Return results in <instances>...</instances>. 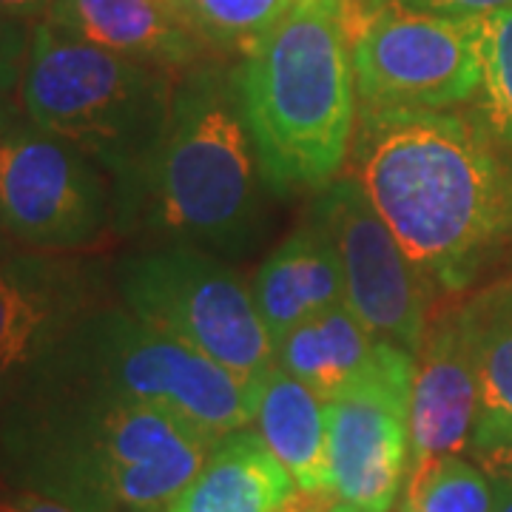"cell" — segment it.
<instances>
[{
    "mask_svg": "<svg viewBox=\"0 0 512 512\" xmlns=\"http://www.w3.org/2000/svg\"><path fill=\"white\" fill-rule=\"evenodd\" d=\"M467 453L490 478L512 481V419L481 410Z\"/></svg>",
    "mask_w": 512,
    "mask_h": 512,
    "instance_id": "23",
    "label": "cell"
},
{
    "mask_svg": "<svg viewBox=\"0 0 512 512\" xmlns=\"http://www.w3.org/2000/svg\"><path fill=\"white\" fill-rule=\"evenodd\" d=\"M265 194L237 66L202 60L177 77L168 123L137 180L111 194V228L237 259L265 234Z\"/></svg>",
    "mask_w": 512,
    "mask_h": 512,
    "instance_id": "3",
    "label": "cell"
},
{
    "mask_svg": "<svg viewBox=\"0 0 512 512\" xmlns=\"http://www.w3.org/2000/svg\"><path fill=\"white\" fill-rule=\"evenodd\" d=\"M296 493L265 441L242 427L214 444L200 473L163 512H285Z\"/></svg>",
    "mask_w": 512,
    "mask_h": 512,
    "instance_id": "16",
    "label": "cell"
},
{
    "mask_svg": "<svg viewBox=\"0 0 512 512\" xmlns=\"http://www.w3.org/2000/svg\"><path fill=\"white\" fill-rule=\"evenodd\" d=\"M46 20L92 46L171 74L200 66L211 49L157 0H55Z\"/></svg>",
    "mask_w": 512,
    "mask_h": 512,
    "instance_id": "14",
    "label": "cell"
},
{
    "mask_svg": "<svg viewBox=\"0 0 512 512\" xmlns=\"http://www.w3.org/2000/svg\"><path fill=\"white\" fill-rule=\"evenodd\" d=\"M305 501H308V507H302V510H299V512H316V501H313L311 495H305ZM285 512H291V504L285 507Z\"/></svg>",
    "mask_w": 512,
    "mask_h": 512,
    "instance_id": "32",
    "label": "cell"
},
{
    "mask_svg": "<svg viewBox=\"0 0 512 512\" xmlns=\"http://www.w3.org/2000/svg\"><path fill=\"white\" fill-rule=\"evenodd\" d=\"M32 29L35 26L0 12V94H18L26 57H29Z\"/></svg>",
    "mask_w": 512,
    "mask_h": 512,
    "instance_id": "24",
    "label": "cell"
},
{
    "mask_svg": "<svg viewBox=\"0 0 512 512\" xmlns=\"http://www.w3.org/2000/svg\"><path fill=\"white\" fill-rule=\"evenodd\" d=\"M353 0H296L237 63L242 114L276 197L322 191L348 163L359 97Z\"/></svg>",
    "mask_w": 512,
    "mask_h": 512,
    "instance_id": "4",
    "label": "cell"
},
{
    "mask_svg": "<svg viewBox=\"0 0 512 512\" xmlns=\"http://www.w3.org/2000/svg\"><path fill=\"white\" fill-rule=\"evenodd\" d=\"M35 373L103 384L165 407L217 439L251 427L256 413L259 384L239 382L200 350L137 319L123 302H103L80 319Z\"/></svg>",
    "mask_w": 512,
    "mask_h": 512,
    "instance_id": "6",
    "label": "cell"
},
{
    "mask_svg": "<svg viewBox=\"0 0 512 512\" xmlns=\"http://www.w3.org/2000/svg\"><path fill=\"white\" fill-rule=\"evenodd\" d=\"M481 89L476 114L512 154V9L476 18Z\"/></svg>",
    "mask_w": 512,
    "mask_h": 512,
    "instance_id": "21",
    "label": "cell"
},
{
    "mask_svg": "<svg viewBox=\"0 0 512 512\" xmlns=\"http://www.w3.org/2000/svg\"><path fill=\"white\" fill-rule=\"evenodd\" d=\"M202 40L225 55L248 57L296 0H194Z\"/></svg>",
    "mask_w": 512,
    "mask_h": 512,
    "instance_id": "22",
    "label": "cell"
},
{
    "mask_svg": "<svg viewBox=\"0 0 512 512\" xmlns=\"http://www.w3.org/2000/svg\"><path fill=\"white\" fill-rule=\"evenodd\" d=\"M251 293L274 345L313 313L345 302V276L325 228L313 220L296 228L259 265Z\"/></svg>",
    "mask_w": 512,
    "mask_h": 512,
    "instance_id": "15",
    "label": "cell"
},
{
    "mask_svg": "<svg viewBox=\"0 0 512 512\" xmlns=\"http://www.w3.org/2000/svg\"><path fill=\"white\" fill-rule=\"evenodd\" d=\"M350 174L427 288H470L512 245V154L476 111L359 109Z\"/></svg>",
    "mask_w": 512,
    "mask_h": 512,
    "instance_id": "1",
    "label": "cell"
},
{
    "mask_svg": "<svg viewBox=\"0 0 512 512\" xmlns=\"http://www.w3.org/2000/svg\"><path fill=\"white\" fill-rule=\"evenodd\" d=\"M254 430L288 470L299 495L325 498L330 487L328 404L276 365L256 387Z\"/></svg>",
    "mask_w": 512,
    "mask_h": 512,
    "instance_id": "17",
    "label": "cell"
},
{
    "mask_svg": "<svg viewBox=\"0 0 512 512\" xmlns=\"http://www.w3.org/2000/svg\"><path fill=\"white\" fill-rule=\"evenodd\" d=\"M473 362H476L481 410L512 419V285L495 288L461 308Z\"/></svg>",
    "mask_w": 512,
    "mask_h": 512,
    "instance_id": "19",
    "label": "cell"
},
{
    "mask_svg": "<svg viewBox=\"0 0 512 512\" xmlns=\"http://www.w3.org/2000/svg\"><path fill=\"white\" fill-rule=\"evenodd\" d=\"M20 117H23V109H20L18 94H0V140Z\"/></svg>",
    "mask_w": 512,
    "mask_h": 512,
    "instance_id": "29",
    "label": "cell"
},
{
    "mask_svg": "<svg viewBox=\"0 0 512 512\" xmlns=\"http://www.w3.org/2000/svg\"><path fill=\"white\" fill-rule=\"evenodd\" d=\"M311 220L339 254L350 311L376 339L416 356L427 336V282L359 180L336 177L316 191Z\"/></svg>",
    "mask_w": 512,
    "mask_h": 512,
    "instance_id": "11",
    "label": "cell"
},
{
    "mask_svg": "<svg viewBox=\"0 0 512 512\" xmlns=\"http://www.w3.org/2000/svg\"><path fill=\"white\" fill-rule=\"evenodd\" d=\"M103 268L77 254L20 248L0 265V404L106 299Z\"/></svg>",
    "mask_w": 512,
    "mask_h": 512,
    "instance_id": "12",
    "label": "cell"
},
{
    "mask_svg": "<svg viewBox=\"0 0 512 512\" xmlns=\"http://www.w3.org/2000/svg\"><path fill=\"white\" fill-rule=\"evenodd\" d=\"M396 3L433 15H453V18H481V15L512 9V0H396Z\"/></svg>",
    "mask_w": 512,
    "mask_h": 512,
    "instance_id": "26",
    "label": "cell"
},
{
    "mask_svg": "<svg viewBox=\"0 0 512 512\" xmlns=\"http://www.w3.org/2000/svg\"><path fill=\"white\" fill-rule=\"evenodd\" d=\"M350 37L359 109L450 111L478 97L476 18L353 0Z\"/></svg>",
    "mask_w": 512,
    "mask_h": 512,
    "instance_id": "8",
    "label": "cell"
},
{
    "mask_svg": "<svg viewBox=\"0 0 512 512\" xmlns=\"http://www.w3.org/2000/svg\"><path fill=\"white\" fill-rule=\"evenodd\" d=\"M0 512H94L89 507H80L74 501L57 498V495L23 490L0 481Z\"/></svg>",
    "mask_w": 512,
    "mask_h": 512,
    "instance_id": "25",
    "label": "cell"
},
{
    "mask_svg": "<svg viewBox=\"0 0 512 512\" xmlns=\"http://www.w3.org/2000/svg\"><path fill=\"white\" fill-rule=\"evenodd\" d=\"M217 441L103 384L32 373L0 404V481L94 512H163Z\"/></svg>",
    "mask_w": 512,
    "mask_h": 512,
    "instance_id": "2",
    "label": "cell"
},
{
    "mask_svg": "<svg viewBox=\"0 0 512 512\" xmlns=\"http://www.w3.org/2000/svg\"><path fill=\"white\" fill-rule=\"evenodd\" d=\"M379 342L348 302H336L288 330L274 345V356L285 373L330 402L359 379Z\"/></svg>",
    "mask_w": 512,
    "mask_h": 512,
    "instance_id": "18",
    "label": "cell"
},
{
    "mask_svg": "<svg viewBox=\"0 0 512 512\" xmlns=\"http://www.w3.org/2000/svg\"><path fill=\"white\" fill-rule=\"evenodd\" d=\"M0 228L29 251L80 254L111 228V183L26 114L0 140Z\"/></svg>",
    "mask_w": 512,
    "mask_h": 512,
    "instance_id": "10",
    "label": "cell"
},
{
    "mask_svg": "<svg viewBox=\"0 0 512 512\" xmlns=\"http://www.w3.org/2000/svg\"><path fill=\"white\" fill-rule=\"evenodd\" d=\"M416 356L379 342L359 379L328 404L330 487L316 512H390L410 470Z\"/></svg>",
    "mask_w": 512,
    "mask_h": 512,
    "instance_id": "9",
    "label": "cell"
},
{
    "mask_svg": "<svg viewBox=\"0 0 512 512\" xmlns=\"http://www.w3.org/2000/svg\"><path fill=\"white\" fill-rule=\"evenodd\" d=\"M493 512H512V481L507 478H493Z\"/></svg>",
    "mask_w": 512,
    "mask_h": 512,
    "instance_id": "30",
    "label": "cell"
},
{
    "mask_svg": "<svg viewBox=\"0 0 512 512\" xmlns=\"http://www.w3.org/2000/svg\"><path fill=\"white\" fill-rule=\"evenodd\" d=\"M111 279L137 319L200 350L239 382L256 387L276 367L251 285L222 256L163 242L123 256Z\"/></svg>",
    "mask_w": 512,
    "mask_h": 512,
    "instance_id": "7",
    "label": "cell"
},
{
    "mask_svg": "<svg viewBox=\"0 0 512 512\" xmlns=\"http://www.w3.org/2000/svg\"><path fill=\"white\" fill-rule=\"evenodd\" d=\"M177 77L40 20L18 100L32 123L83 151L117 194L137 180L160 143Z\"/></svg>",
    "mask_w": 512,
    "mask_h": 512,
    "instance_id": "5",
    "label": "cell"
},
{
    "mask_svg": "<svg viewBox=\"0 0 512 512\" xmlns=\"http://www.w3.org/2000/svg\"><path fill=\"white\" fill-rule=\"evenodd\" d=\"M157 3L163 6L168 15H174V18L180 20V23H185L191 32L200 35V26H197V3H194V0H157Z\"/></svg>",
    "mask_w": 512,
    "mask_h": 512,
    "instance_id": "28",
    "label": "cell"
},
{
    "mask_svg": "<svg viewBox=\"0 0 512 512\" xmlns=\"http://www.w3.org/2000/svg\"><path fill=\"white\" fill-rule=\"evenodd\" d=\"M493 478L476 461L441 456L404 481L402 512H493Z\"/></svg>",
    "mask_w": 512,
    "mask_h": 512,
    "instance_id": "20",
    "label": "cell"
},
{
    "mask_svg": "<svg viewBox=\"0 0 512 512\" xmlns=\"http://www.w3.org/2000/svg\"><path fill=\"white\" fill-rule=\"evenodd\" d=\"M52 6H55V0H0L3 15L20 20V23H29V26L49 18Z\"/></svg>",
    "mask_w": 512,
    "mask_h": 512,
    "instance_id": "27",
    "label": "cell"
},
{
    "mask_svg": "<svg viewBox=\"0 0 512 512\" xmlns=\"http://www.w3.org/2000/svg\"><path fill=\"white\" fill-rule=\"evenodd\" d=\"M481 413V387L461 311L427 330L410 387V473L461 456Z\"/></svg>",
    "mask_w": 512,
    "mask_h": 512,
    "instance_id": "13",
    "label": "cell"
},
{
    "mask_svg": "<svg viewBox=\"0 0 512 512\" xmlns=\"http://www.w3.org/2000/svg\"><path fill=\"white\" fill-rule=\"evenodd\" d=\"M18 251H20L18 242H15V239L9 237V234H6V231L0 228V265H3V262H6L9 256L18 254Z\"/></svg>",
    "mask_w": 512,
    "mask_h": 512,
    "instance_id": "31",
    "label": "cell"
}]
</instances>
